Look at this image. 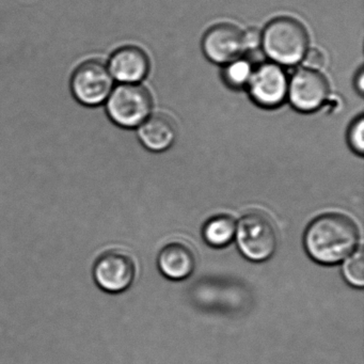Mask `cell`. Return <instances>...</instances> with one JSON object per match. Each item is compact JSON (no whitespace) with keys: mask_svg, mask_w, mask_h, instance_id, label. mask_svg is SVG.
Listing matches in <instances>:
<instances>
[{"mask_svg":"<svg viewBox=\"0 0 364 364\" xmlns=\"http://www.w3.org/2000/svg\"><path fill=\"white\" fill-rule=\"evenodd\" d=\"M359 230L353 219L336 213L321 215L306 228L304 245L311 259L334 265L355 252Z\"/></svg>","mask_w":364,"mask_h":364,"instance_id":"6da1fadb","label":"cell"},{"mask_svg":"<svg viewBox=\"0 0 364 364\" xmlns=\"http://www.w3.org/2000/svg\"><path fill=\"white\" fill-rule=\"evenodd\" d=\"M261 33L262 50L269 61L281 67L299 65L309 50L308 31L294 18H274Z\"/></svg>","mask_w":364,"mask_h":364,"instance_id":"7a4b0ae2","label":"cell"},{"mask_svg":"<svg viewBox=\"0 0 364 364\" xmlns=\"http://www.w3.org/2000/svg\"><path fill=\"white\" fill-rule=\"evenodd\" d=\"M235 237L242 255L253 262L270 259L278 244L276 228L263 213L245 215L236 225Z\"/></svg>","mask_w":364,"mask_h":364,"instance_id":"3957f363","label":"cell"},{"mask_svg":"<svg viewBox=\"0 0 364 364\" xmlns=\"http://www.w3.org/2000/svg\"><path fill=\"white\" fill-rule=\"evenodd\" d=\"M150 92L138 84H122L110 93L106 104L110 120L124 129L139 127L152 112Z\"/></svg>","mask_w":364,"mask_h":364,"instance_id":"277c9868","label":"cell"},{"mask_svg":"<svg viewBox=\"0 0 364 364\" xmlns=\"http://www.w3.org/2000/svg\"><path fill=\"white\" fill-rule=\"evenodd\" d=\"M329 95V82L319 71L302 68L289 77L287 100L297 112H317L325 105Z\"/></svg>","mask_w":364,"mask_h":364,"instance_id":"5b68a950","label":"cell"},{"mask_svg":"<svg viewBox=\"0 0 364 364\" xmlns=\"http://www.w3.org/2000/svg\"><path fill=\"white\" fill-rule=\"evenodd\" d=\"M72 92L82 105L99 106L107 101L114 90V78L108 68L99 60H89L74 72Z\"/></svg>","mask_w":364,"mask_h":364,"instance_id":"8992f818","label":"cell"},{"mask_svg":"<svg viewBox=\"0 0 364 364\" xmlns=\"http://www.w3.org/2000/svg\"><path fill=\"white\" fill-rule=\"evenodd\" d=\"M287 87L289 76L284 68L267 61L255 67L247 89L253 103L259 107L272 109L284 103Z\"/></svg>","mask_w":364,"mask_h":364,"instance_id":"52a82bcc","label":"cell"},{"mask_svg":"<svg viewBox=\"0 0 364 364\" xmlns=\"http://www.w3.org/2000/svg\"><path fill=\"white\" fill-rule=\"evenodd\" d=\"M136 277L134 259L121 251H108L95 261L93 279L100 289L110 294L122 293L133 284Z\"/></svg>","mask_w":364,"mask_h":364,"instance_id":"ba28073f","label":"cell"},{"mask_svg":"<svg viewBox=\"0 0 364 364\" xmlns=\"http://www.w3.org/2000/svg\"><path fill=\"white\" fill-rule=\"evenodd\" d=\"M201 46L206 58L216 65H227L245 53L242 31L232 24L215 25L208 29Z\"/></svg>","mask_w":364,"mask_h":364,"instance_id":"9c48e42d","label":"cell"},{"mask_svg":"<svg viewBox=\"0 0 364 364\" xmlns=\"http://www.w3.org/2000/svg\"><path fill=\"white\" fill-rule=\"evenodd\" d=\"M108 70L112 78L122 84H138L148 75L150 61L141 48L124 46L112 55Z\"/></svg>","mask_w":364,"mask_h":364,"instance_id":"30bf717a","label":"cell"},{"mask_svg":"<svg viewBox=\"0 0 364 364\" xmlns=\"http://www.w3.org/2000/svg\"><path fill=\"white\" fill-rule=\"evenodd\" d=\"M157 264L164 276L171 280H184L195 270L196 257L186 245L171 242L161 249Z\"/></svg>","mask_w":364,"mask_h":364,"instance_id":"8fae6325","label":"cell"},{"mask_svg":"<svg viewBox=\"0 0 364 364\" xmlns=\"http://www.w3.org/2000/svg\"><path fill=\"white\" fill-rule=\"evenodd\" d=\"M138 138L144 148L152 152H164L176 141V129L165 114H151L139 127Z\"/></svg>","mask_w":364,"mask_h":364,"instance_id":"7c38bea8","label":"cell"},{"mask_svg":"<svg viewBox=\"0 0 364 364\" xmlns=\"http://www.w3.org/2000/svg\"><path fill=\"white\" fill-rule=\"evenodd\" d=\"M236 223L229 215H216L206 221L202 235L206 244L214 248H223L235 238Z\"/></svg>","mask_w":364,"mask_h":364,"instance_id":"4fadbf2b","label":"cell"},{"mask_svg":"<svg viewBox=\"0 0 364 364\" xmlns=\"http://www.w3.org/2000/svg\"><path fill=\"white\" fill-rule=\"evenodd\" d=\"M255 65L248 58L240 57L223 65V80L229 88L234 90L247 88L252 76Z\"/></svg>","mask_w":364,"mask_h":364,"instance_id":"5bb4252c","label":"cell"},{"mask_svg":"<svg viewBox=\"0 0 364 364\" xmlns=\"http://www.w3.org/2000/svg\"><path fill=\"white\" fill-rule=\"evenodd\" d=\"M343 276L347 283L355 287L364 285V257L361 249L351 253L342 268Z\"/></svg>","mask_w":364,"mask_h":364,"instance_id":"9a60e30c","label":"cell"},{"mask_svg":"<svg viewBox=\"0 0 364 364\" xmlns=\"http://www.w3.org/2000/svg\"><path fill=\"white\" fill-rule=\"evenodd\" d=\"M347 144L353 153L362 156L364 153V118L360 114L353 119L347 131Z\"/></svg>","mask_w":364,"mask_h":364,"instance_id":"2e32d148","label":"cell"},{"mask_svg":"<svg viewBox=\"0 0 364 364\" xmlns=\"http://www.w3.org/2000/svg\"><path fill=\"white\" fill-rule=\"evenodd\" d=\"M325 63V56L317 48H309L301 61L304 68L313 70V71H319V70L323 69Z\"/></svg>","mask_w":364,"mask_h":364,"instance_id":"e0dca14e","label":"cell"},{"mask_svg":"<svg viewBox=\"0 0 364 364\" xmlns=\"http://www.w3.org/2000/svg\"><path fill=\"white\" fill-rule=\"evenodd\" d=\"M242 38H244L245 52L247 50L255 52L257 48H261L262 33L257 29H248L242 33Z\"/></svg>","mask_w":364,"mask_h":364,"instance_id":"ac0fdd59","label":"cell"},{"mask_svg":"<svg viewBox=\"0 0 364 364\" xmlns=\"http://www.w3.org/2000/svg\"><path fill=\"white\" fill-rule=\"evenodd\" d=\"M353 86L358 95H362L364 92V71L363 68H360L353 78Z\"/></svg>","mask_w":364,"mask_h":364,"instance_id":"d6986e66","label":"cell"}]
</instances>
